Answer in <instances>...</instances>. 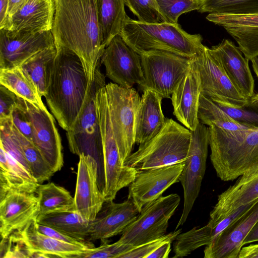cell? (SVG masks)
Wrapping results in <instances>:
<instances>
[{
    "instance_id": "obj_50",
    "label": "cell",
    "mask_w": 258,
    "mask_h": 258,
    "mask_svg": "<svg viewBox=\"0 0 258 258\" xmlns=\"http://www.w3.org/2000/svg\"><path fill=\"white\" fill-rule=\"evenodd\" d=\"M250 61L252 63L253 71L258 78V55L254 56Z\"/></svg>"
},
{
    "instance_id": "obj_38",
    "label": "cell",
    "mask_w": 258,
    "mask_h": 258,
    "mask_svg": "<svg viewBox=\"0 0 258 258\" xmlns=\"http://www.w3.org/2000/svg\"><path fill=\"white\" fill-rule=\"evenodd\" d=\"M215 102L238 123L250 128H258V107L250 103L248 106H238L220 101Z\"/></svg>"
},
{
    "instance_id": "obj_8",
    "label": "cell",
    "mask_w": 258,
    "mask_h": 258,
    "mask_svg": "<svg viewBox=\"0 0 258 258\" xmlns=\"http://www.w3.org/2000/svg\"><path fill=\"white\" fill-rule=\"evenodd\" d=\"M112 127L122 160L131 154L135 143L136 116L141 98L134 88L114 83L105 85Z\"/></svg>"
},
{
    "instance_id": "obj_39",
    "label": "cell",
    "mask_w": 258,
    "mask_h": 258,
    "mask_svg": "<svg viewBox=\"0 0 258 258\" xmlns=\"http://www.w3.org/2000/svg\"><path fill=\"white\" fill-rule=\"evenodd\" d=\"M125 5L141 22H164L158 11L156 0H124Z\"/></svg>"
},
{
    "instance_id": "obj_32",
    "label": "cell",
    "mask_w": 258,
    "mask_h": 258,
    "mask_svg": "<svg viewBox=\"0 0 258 258\" xmlns=\"http://www.w3.org/2000/svg\"><path fill=\"white\" fill-rule=\"evenodd\" d=\"M0 85L20 98L40 106H45L34 83L20 66L0 69Z\"/></svg>"
},
{
    "instance_id": "obj_10",
    "label": "cell",
    "mask_w": 258,
    "mask_h": 258,
    "mask_svg": "<svg viewBox=\"0 0 258 258\" xmlns=\"http://www.w3.org/2000/svg\"><path fill=\"white\" fill-rule=\"evenodd\" d=\"M105 85V76L99 67L95 72L89 99L82 115L74 127L66 132L69 148L73 153L78 156L82 153L91 155L98 163L103 165L102 139L95 97L97 90Z\"/></svg>"
},
{
    "instance_id": "obj_1",
    "label": "cell",
    "mask_w": 258,
    "mask_h": 258,
    "mask_svg": "<svg viewBox=\"0 0 258 258\" xmlns=\"http://www.w3.org/2000/svg\"><path fill=\"white\" fill-rule=\"evenodd\" d=\"M51 32L56 48L74 52L92 82L105 49L102 46L96 0H56Z\"/></svg>"
},
{
    "instance_id": "obj_23",
    "label": "cell",
    "mask_w": 258,
    "mask_h": 258,
    "mask_svg": "<svg viewBox=\"0 0 258 258\" xmlns=\"http://www.w3.org/2000/svg\"><path fill=\"white\" fill-rule=\"evenodd\" d=\"M258 199V168L240 176L235 183L218 196L208 222L213 228L239 207Z\"/></svg>"
},
{
    "instance_id": "obj_31",
    "label": "cell",
    "mask_w": 258,
    "mask_h": 258,
    "mask_svg": "<svg viewBox=\"0 0 258 258\" xmlns=\"http://www.w3.org/2000/svg\"><path fill=\"white\" fill-rule=\"evenodd\" d=\"M56 53L55 46L45 48L20 66L33 81L41 97L46 95Z\"/></svg>"
},
{
    "instance_id": "obj_33",
    "label": "cell",
    "mask_w": 258,
    "mask_h": 258,
    "mask_svg": "<svg viewBox=\"0 0 258 258\" xmlns=\"http://www.w3.org/2000/svg\"><path fill=\"white\" fill-rule=\"evenodd\" d=\"M11 127L33 178L39 184L50 179L55 172L39 150L15 127L11 119Z\"/></svg>"
},
{
    "instance_id": "obj_17",
    "label": "cell",
    "mask_w": 258,
    "mask_h": 258,
    "mask_svg": "<svg viewBox=\"0 0 258 258\" xmlns=\"http://www.w3.org/2000/svg\"><path fill=\"white\" fill-rule=\"evenodd\" d=\"M79 156L75 208L84 219L93 221L105 202L99 183V165L91 155L82 153Z\"/></svg>"
},
{
    "instance_id": "obj_28",
    "label": "cell",
    "mask_w": 258,
    "mask_h": 258,
    "mask_svg": "<svg viewBox=\"0 0 258 258\" xmlns=\"http://www.w3.org/2000/svg\"><path fill=\"white\" fill-rule=\"evenodd\" d=\"M36 222L51 227L91 247H94L89 241L92 221L84 219L76 210L54 211L39 215Z\"/></svg>"
},
{
    "instance_id": "obj_49",
    "label": "cell",
    "mask_w": 258,
    "mask_h": 258,
    "mask_svg": "<svg viewBox=\"0 0 258 258\" xmlns=\"http://www.w3.org/2000/svg\"><path fill=\"white\" fill-rule=\"evenodd\" d=\"M258 241V220L243 240V246L253 242Z\"/></svg>"
},
{
    "instance_id": "obj_21",
    "label": "cell",
    "mask_w": 258,
    "mask_h": 258,
    "mask_svg": "<svg viewBox=\"0 0 258 258\" xmlns=\"http://www.w3.org/2000/svg\"><path fill=\"white\" fill-rule=\"evenodd\" d=\"M139 213L129 199L120 203L105 201L92 221L89 241H102L121 234Z\"/></svg>"
},
{
    "instance_id": "obj_11",
    "label": "cell",
    "mask_w": 258,
    "mask_h": 258,
    "mask_svg": "<svg viewBox=\"0 0 258 258\" xmlns=\"http://www.w3.org/2000/svg\"><path fill=\"white\" fill-rule=\"evenodd\" d=\"M193 63L200 78L201 94L214 102L238 106L250 104V100L244 97L232 84L210 48L204 46L193 59Z\"/></svg>"
},
{
    "instance_id": "obj_7",
    "label": "cell",
    "mask_w": 258,
    "mask_h": 258,
    "mask_svg": "<svg viewBox=\"0 0 258 258\" xmlns=\"http://www.w3.org/2000/svg\"><path fill=\"white\" fill-rule=\"evenodd\" d=\"M140 56L144 77L141 89L154 91L163 99L170 98L194 59L164 51H149Z\"/></svg>"
},
{
    "instance_id": "obj_24",
    "label": "cell",
    "mask_w": 258,
    "mask_h": 258,
    "mask_svg": "<svg viewBox=\"0 0 258 258\" xmlns=\"http://www.w3.org/2000/svg\"><path fill=\"white\" fill-rule=\"evenodd\" d=\"M206 19L222 27L236 41L248 60L258 55V14H209Z\"/></svg>"
},
{
    "instance_id": "obj_20",
    "label": "cell",
    "mask_w": 258,
    "mask_h": 258,
    "mask_svg": "<svg viewBox=\"0 0 258 258\" xmlns=\"http://www.w3.org/2000/svg\"><path fill=\"white\" fill-rule=\"evenodd\" d=\"M210 50L234 86L250 100L254 94V80L249 67V60L243 56L238 47L228 39H223Z\"/></svg>"
},
{
    "instance_id": "obj_36",
    "label": "cell",
    "mask_w": 258,
    "mask_h": 258,
    "mask_svg": "<svg viewBox=\"0 0 258 258\" xmlns=\"http://www.w3.org/2000/svg\"><path fill=\"white\" fill-rule=\"evenodd\" d=\"M200 13L250 15L258 14V0H198Z\"/></svg>"
},
{
    "instance_id": "obj_16",
    "label": "cell",
    "mask_w": 258,
    "mask_h": 258,
    "mask_svg": "<svg viewBox=\"0 0 258 258\" xmlns=\"http://www.w3.org/2000/svg\"><path fill=\"white\" fill-rule=\"evenodd\" d=\"M183 162L137 171L129 185L128 199L141 212L143 207L161 196L171 185L179 181Z\"/></svg>"
},
{
    "instance_id": "obj_37",
    "label": "cell",
    "mask_w": 258,
    "mask_h": 258,
    "mask_svg": "<svg viewBox=\"0 0 258 258\" xmlns=\"http://www.w3.org/2000/svg\"><path fill=\"white\" fill-rule=\"evenodd\" d=\"M158 11L164 22L178 23L182 14L198 10V0H156Z\"/></svg>"
},
{
    "instance_id": "obj_2",
    "label": "cell",
    "mask_w": 258,
    "mask_h": 258,
    "mask_svg": "<svg viewBox=\"0 0 258 258\" xmlns=\"http://www.w3.org/2000/svg\"><path fill=\"white\" fill-rule=\"evenodd\" d=\"M56 49L44 97L59 125L67 132L82 115L92 82L89 80L82 61L74 52L64 47Z\"/></svg>"
},
{
    "instance_id": "obj_34",
    "label": "cell",
    "mask_w": 258,
    "mask_h": 258,
    "mask_svg": "<svg viewBox=\"0 0 258 258\" xmlns=\"http://www.w3.org/2000/svg\"><path fill=\"white\" fill-rule=\"evenodd\" d=\"M36 194L39 201V215L76 210L74 197L66 189L53 182L40 184Z\"/></svg>"
},
{
    "instance_id": "obj_52",
    "label": "cell",
    "mask_w": 258,
    "mask_h": 258,
    "mask_svg": "<svg viewBox=\"0 0 258 258\" xmlns=\"http://www.w3.org/2000/svg\"><path fill=\"white\" fill-rule=\"evenodd\" d=\"M54 1H55V2L56 0H54Z\"/></svg>"
},
{
    "instance_id": "obj_25",
    "label": "cell",
    "mask_w": 258,
    "mask_h": 258,
    "mask_svg": "<svg viewBox=\"0 0 258 258\" xmlns=\"http://www.w3.org/2000/svg\"><path fill=\"white\" fill-rule=\"evenodd\" d=\"M55 13L54 0H28L9 19L3 29L29 33L50 31Z\"/></svg>"
},
{
    "instance_id": "obj_19",
    "label": "cell",
    "mask_w": 258,
    "mask_h": 258,
    "mask_svg": "<svg viewBox=\"0 0 258 258\" xmlns=\"http://www.w3.org/2000/svg\"><path fill=\"white\" fill-rule=\"evenodd\" d=\"M258 220V199L205 247V258H238L243 242Z\"/></svg>"
},
{
    "instance_id": "obj_3",
    "label": "cell",
    "mask_w": 258,
    "mask_h": 258,
    "mask_svg": "<svg viewBox=\"0 0 258 258\" xmlns=\"http://www.w3.org/2000/svg\"><path fill=\"white\" fill-rule=\"evenodd\" d=\"M210 159L217 176L232 181L258 168V128L236 131L209 126Z\"/></svg>"
},
{
    "instance_id": "obj_40",
    "label": "cell",
    "mask_w": 258,
    "mask_h": 258,
    "mask_svg": "<svg viewBox=\"0 0 258 258\" xmlns=\"http://www.w3.org/2000/svg\"><path fill=\"white\" fill-rule=\"evenodd\" d=\"M97 247L87 248L78 258H118L121 254L135 247L119 241L109 244L107 239Z\"/></svg>"
},
{
    "instance_id": "obj_12",
    "label": "cell",
    "mask_w": 258,
    "mask_h": 258,
    "mask_svg": "<svg viewBox=\"0 0 258 258\" xmlns=\"http://www.w3.org/2000/svg\"><path fill=\"white\" fill-rule=\"evenodd\" d=\"M18 103L26 112L32 128V141L54 172L63 165L60 137L53 116L42 107L18 96Z\"/></svg>"
},
{
    "instance_id": "obj_18",
    "label": "cell",
    "mask_w": 258,
    "mask_h": 258,
    "mask_svg": "<svg viewBox=\"0 0 258 258\" xmlns=\"http://www.w3.org/2000/svg\"><path fill=\"white\" fill-rule=\"evenodd\" d=\"M39 213V201L35 193L10 191L0 197L1 239L36 220Z\"/></svg>"
},
{
    "instance_id": "obj_47",
    "label": "cell",
    "mask_w": 258,
    "mask_h": 258,
    "mask_svg": "<svg viewBox=\"0 0 258 258\" xmlns=\"http://www.w3.org/2000/svg\"><path fill=\"white\" fill-rule=\"evenodd\" d=\"M9 0H0V29H5L8 22Z\"/></svg>"
},
{
    "instance_id": "obj_15",
    "label": "cell",
    "mask_w": 258,
    "mask_h": 258,
    "mask_svg": "<svg viewBox=\"0 0 258 258\" xmlns=\"http://www.w3.org/2000/svg\"><path fill=\"white\" fill-rule=\"evenodd\" d=\"M54 46L51 30L29 33L0 29V69L19 67L38 52Z\"/></svg>"
},
{
    "instance_id": "obj_42",
    "label": "cell",
    "mask_w": 258,
    "mask_h": 258,
    "mask_svg": "<svg viewBox=\"0 0 258 258\" xmlns=\"http://www.w3.org/2000/svg\"><path fill=\"white\" fill-rule=\"evenodd\" d=\"M11 121L15 127L30 141H32V128L30 121L24 109L17 103L13 109Z\"/></svg>"
},
{
    "instance_id": "obj_6",
    "label": "cell",
    "mask_w": 258,
    "mask_h": 258,
    "mask_svg": "<svg viewBox=\"0 0 258 258\" xmlns=\"http://www.w3.org/2000/svg\"><path fill=\"white\" fill-rule=\"evenodd\" d=\"M180 201L179 195L172 194L147 204L118 241L137 247L163 236Z\"/></svg>"
},
{
    "instance_id": "obj_44",
    "label": "cell",
    "mask_w": 258,
    "mask_h": 258,
    "mask_svg": "<svg viewBox=\"0 0 258 258\" xmlns=\"http://www.w3.org/2000/svg\"><path fill=\"white\" fill-rule=\"evenodd\" d=\"M36 227L39 232L56 240L73 244L87 246L92 248L86 244L81 242L73 238L66 235L59 231L36 222Z\"/></svg>"
},
{
    "instance_id": "obj_13",
    "label": "cell",
    "mask_w": 258,
    "mask_h": 258,
    "mask_svg": "<svg viewBox=\"0 0 258 258\" xmlns=\"http://www.w3.org/2000/svg\"><path fill=\"white\" fill-rule=\"evenodd\" d=\"M103 155L105 201H113L117 193L134 180L137 170L126 166L122 160L109 116L99 117Z\"/></svg>"
},
{
    "instance_id": "obj_14",
    "label": "cell",
    "mask_w": 258,
    "mask_h": 258,
    "mask_svg": "<svg viewBox=\"0 0 258 258\" xmlns=\"http://www.w3.org/2000/svg\"><path fill=\"white\" fill-rule=\"evenodd\" d=\"M101 63L105 67L106 77L119 86L131 88L144 81L140 55L120 35L115 36L105 47Z\"/></svg>"
},
{
    "instance_id": "obj_48",
    "label": "cell",
    "mask_w": 258,
    "mask_h": 258,
    "mask_svg": "<svg viewBox=\"0 0 258 258\" xmlns=\"http://www.w3.org/2000/svg\"><path fill=\"white\" fill-rule=\"evenodd\" d=\"M27 1L28 0H9L8 20L18 10L21 9Z\"/></svg>"
},
{
    "instance_id": "obj_9",
    "label": "cell",
    "mask_w": 258,
    "mask_h": 258,
    "mask_svg": "<svg viewBox=\"0 0 258 258\" xmlns=\"http://www.w3.org/2000/svg\"><path fill=\"white\" fill-rule=\"evenodd\" d=\"M190 131L189 147L179 179L183 189V208L175 230L186 222L199 195L206 168L209 145V127L200 121L196 128Z\"/></svg>"
},
{
    "instance_id": "obj_22",
    "label": "cell",
    "mask_w": 258,
    "mask_h": 258,
    "mask_svg": "<svg viewBox=\"0 0 258 258\" xmlns=\"http://www.w3.org/2000/svg\"><path fill=\"white\" fill-rule=\"evenodd\" d=\"M201 93V81L193 60L191 66L171 95L173 114L190 131H194L200 120L198 110Z\"/></svg>"
},
{
    "instance_id": "obj_29",
    "label": "cell",
    "mask_w": 258,
    "mask_h": 258,
    "mask_svg": "<svg viewBox=\"0 0 258 258\" xmlns=\"http://www.w3.org/2000/svg\"><path fill=\"white\" fill-rule=\"evenodd\" d=\"M40 184L31 174L0 147V197L10 191L36 194Z\"/></svg>"
},
{
    "instance_id": "obj_43",
    "label": "cell",
    "mask_w": 258,
    "mask_h": 258,
    "mask_svg": "<svg viewBox=\"0 0 258 258\" xmlns=\"http://www.w3.org/2000/svg\"><path fill=\"white\" fill-rule=\"evenodd\" d=\"M17 100L18 96L14 93L0 85V120L11 117Z\"/></svg>"
},
{
    "instance_id": "obj_46",
    "label": "cell",
    "mask_w": 258,
    "mask_h": 258,
    "mask_svg": "<svg viewBox=\"0 0 258 258\" xmlns=\"http://www.w3.org/2000/svg\"><path fill=\"white\" fill-rule=\"evenodd\" d=\"M238 258H258V244L242 247Z\"/></svg>"
},
{
    "instance_id": "obj_30",
    "label": "cell",
    "mask_w": 258,
    "mask_h": 258,
    "mask_svg": "<svg viewBox=\"0 0 258 258\" xmlns=\"http://www.w3.org/2000/svg\"><path fill=\"white\" fill-rule=\"evenodd\" d=\"M102 46L119 35L127 16L124 0H96Z\"/></svg>"
},
{
    "instance_id": "obj_5",
    "label": "cell",
    "mask_w": 258,
    "mask_h": 258,
    "mask_svg": "<svg viewBox=\"0 0 258 258\" xmlns=\"http://www.w3.org/2000/svg\"><path fill=\"white\" fill-rule=\"evenodd\" d=\"M190 141V131L171 118H166L159 133L140 144L125 160V166L137 171L182 163Z\"/></svg>"
},
{
    "instance_id": "obj_4",
    "label": "cell",
    "mask_w": 258,
    "mask_h": 258,
    "mask_svg": "<svg viewBox=\"0 0 258 258\" xmlns=\"http://www.w3.org/2000/svg\"><path fill=\"white\" fill-rule=\"evenodd\" d=\"M126 43L139 54L164 51L194 58L205 45L199 34H190L178 24L148 23L126 16L119 34Z\"/></svg>"
},
{
    "instance_id": "obj_45",
    "label": "cell",
    "mask_w": 258,
    "mask_h": 258,
    "mask_svg": "<svg viewBox=\"0 0 258 258\" xmlns=\"http://www.w3.org/2000/svg\"><path fill=\"white\" fill-rule=\"evenodd\" d=\"M171 241H167L163 243L147 258H167L171 251Z\"/></svg>"
},
{
    "instance_id": "obj_35",
    "label": "cell",
    "mask_w": 258,
    "mask_h": 258,
    "mask_svg": "<svg viewBox=\"0 0 258 258\" xmlns=\"http://www.w3.org/2000/svg\"><path fill=\"white\" fill-rule=\"evenodd\" d=\"M198 117L200 121L205 125H215L224 130L250 129L235 121L216 102L202 94L200 96Z\"/></svg>"
},
{
    "instance_id": "obj_26",
    "label": "cell",
    "mask_w": 258,
    "mask_h": 258,
    "mask_svg": "<svg viewBox=\"0 0 258 258\" xmlns=\"http://www.w3.org/2000/svg\"><path fill=\"white\" fill-rule=\"evenodd\" d=\"M163 98L151 90H146L141 98L135 120V143L143 144L156 136L164 126L166 118L163 113Z\"/></svg>"
},
{
    "instance_id": "obj_51",
    "label": "cell",
    "mask_w": 258,
    "mask_h": 258,
    "mask_svg": "<svg viewBox=\"0 0 258 258\" xmlns=\"http://www.w3.org/2000/svg\"><path fill=\"white\" fill-rule=\"evenodd\" d=\"M250 103L258 107V93L254 94L250 99Z\"/></svg>"
},
{
    "instance_id": "obj_27",
    "label": "cell",
    "mask_w": 258,
    "mask_h": 258,
    "mask_svg": "<svg viewBox=\"0 0 258 258\" xmlns=\"http://www.w3.org/2000/svg\"><path fill=\"white\" fill-rule=\"evenodd\" d=\"M16 231L32 251L33 255L34 252H38L45 257L78 258L87 248H90L62 242L42 234L37 229L36 220Z\"/></svg>"
},
{
    "instance_id": "obj_41",
    "label": "cell",
    "mask_w": 258,
    "mask_h": 258,
    "mask_svg": "<svg viewBox=\"0 0 258 258\" xmlns=\"http://www.w3.org/2000/svg\"><path fill=\"white\" fill-rule=\"evenodd\" d=\"M181 232V229L175 230L159 238L135 247L121 254L118 258H147L163 243L175 240Z\"/></svg>"
}]
</instances>
